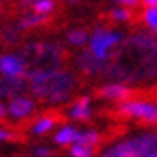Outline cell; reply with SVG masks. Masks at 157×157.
I'll return each instance as SVG.
<instances>
[{
  "instance_id": "cell-1",
  "label": "cell",
  "mask_w": 157,
  "mask_h": 157,
  "mask_svg": "<svg viewBox=\"0 0 157 157\" xmlns=\"http://www.w3.org/2000/svg\"><path fill=\"white\" fill-rule=\"evenodd\" d=\"M29 90L50 104H65L77 88V78L67 69H29Z\"/></svg>"
},
{
  "instance_id": "cell-2",
  "label": "cell",
  "mask_w": 157,
  "mask_h": 157,
  "mask_svg": "<svg viewBox=\"0 0 157 157\" xmlns=\"http://www.w3.org/2000/svg\"><path fill=\"white\" fill-rule=\"evenodd\" d=\"M21 54L33 63L31 69H58L63 61V50L54 42H31Z\"/></svg>"
},
{
  "instance_id": "cell-3",
  "label": "cell",
  "mask_w": 157,
  "mask_h": 157,
  "mask_svg": "<svg viewBox=\"0 0 157 157\" xmlns=\"http://www.w3.org/2000/svg\"><path fill=\"white\" fill-rule=\"evenodd\" d=\"M88 50L98 56L101 59H111V52L117 48V46L123 44V33L113 29H105V27H98L92 33L90 40H88Z\"/></svg>"
},
{
  "instance_id": "cell-4",
  "label": "cell",
  "mask_w": 157,
  "mask_h": 157,
  "mask_svg": "<svg viewBox=\"0 0 157 157\" xmlns=\"http://www.w3.org/2000/svg\"><path fill=\"white\" fill-rule=\"evenodd\" d=\"M119 115L127 119L142 121L146 124H157V101L155 100H124L119 104Z\"/></svg>"
},
{
  "instance_id": "cell-5",
  "label": "cell",
  "mask_w": 157,
  "mask_h": 157,
  "mask_svg": "<svg viewBox=\"0 0 157 157\" xmlns=\"http://www.w3.org/2000/svg\"><path fill=\"white\" fill-rule=\"evenodd\" d=\"M27 73H29V61L23 54H6L0 58V75L27 78Z\"/></svg>"
},
{
  "instance_id": "cell-6",
  "label": "cell",
  "mask_w": 157,
  "mask_h": 157,
  "mask_svg": "<svg viewBox=\"0 0 157 157\" xmlns=\"http://www.w3.org/2000/svg\"><path fill=\"white\" fill-rule=\"evenodd\" d=\"M77 65L86 75H98L107 71V67L111 65V59H101L98 56H94L90 50H84L77 56Z\"/></svg>"
},
{
  "instance_id": "cell-7",
  "label": "cell",
  "mask_w": 157,
  "mask_h": 157,
  "mask_svg": "<svg viewBox=\"0 0 157 157\" xmlns=\"http://www.w3.org/2000/svg\"><path fill=\"white\" fill-rule=\"evenodd\" d=\"M33 111H35V101L31 98H27L25 94L17 96V98H12L10 104H8V115L15 121L27 119V117L33 115Z\"/></svg>"
},
{
  "instance_id": "cell-8",
  "label": "cell",
  "mask_w": 157,
  "mask_h": 157,
  "mask_svg": "<svg viewBox=\"0 0 157 157\" xmlns=\"http://www.w3.org/2000/svg\"><path fill=\"white\" fill-rule=\"evenodd\" d=\"M100 98L107 100V101H119V104H121V101L130 98V88L127 84L115 81V82H109L105 86H101V88H100Z\"/></svg>"
},
{
  "instance_id": "cell-9",
  "label": "cell",
  "mask_w": 157,
  "mask_h": 157,
  "mask_svg": "<svg viewBox=\"0 0 157 157\" xmlns=\"http://www.w3.org/2000/svg\"><path fill=\"white\" fill-rule=\"evenodd\" d=\"M67 115L73 121H88L92 117V104L88 96H81L78 100H75L67 109Z\"/></svg>"
},
{
  "instance_id": "cell-10",
  "label": "cell",
  "mask_w": 157,
  "mask_h": 157,
  "mask_svg": "<svg viewBox=\"0 0 157 157\" xmlns=\"http://www.w3.org/2000/svg\"><path fill=\"white\" fill-rule=\"evenodd\" d=\"M101 157H138L136 150L132 146V140H121V142H115L111 146H107L104 151H101Z\"/></svg>"
},
{
  "instance_id": "cell-11",
  "label": "cell",
  "mask_w": 157,
  "mask_h": 157,
  "mask_svg": "<svg viewBox=\"0 0 157 157\" xmlns=\"http://www.w3.org/2000/svg\"><path fill=\"white\" fill-rule=\"evenodd\" d=\"M77 134H78V130L73 124H63V127L54 134V142H56V146H61V147L73 146L75 140H77Z\"/></svg>"
},
{
  "instance_id": "cell-12",
  "label": "cell",
  "mask_w": 157,
  "mask_h": 157,
  "mask_svg": "<svg viewBox=\"0 0 157 157\" xmlns=\"http://www.w3.org/2000/svg\"><path fill=\"white\" fill-rule=\"evenodd\" d=\"M56 123H58V117L56 115H42V117H38V119L31 124V132L36 134V136L48 134V132L56 127Z\"/></svg>"
},
{
  "instance_id": "cell-13",
  "label": "cell",
  "mask_w": 157,
  "mask_h": 157,
  "mask_svg": "<svg viewBox=\"0 0 157 157\" xmlns=\"http://www.w3.org/2000/svg\"><path fill=\"white\" fill-rule=\"evenodd\" d=\"M101 142V134L98 130H92V128H86V130H78L75 144H86V146H94L96 147Z\"/></svg>"
},
{
  "instance_id": "cell-14",
  "label": "cell",
  "mask_w": 157,
  "mask_h": 157,
  "mask_svg": "<svg viewBox=\"0 0 157 157\" xmlns=\"http://www.w3.org/2000/svg\"><path fill=\"white\" fill-rule=\"evenodd\" d=\"M48 21V15H40V13H31V15H25V17H21L19 21V29H33V27H40L44 23Z\"/></svg>"
},
{
  "instance_id": "cell-15",
  "label": "cell",
  "mask_w": 157,
  "mask_h": 157,
  "mask_svg": "<svg viewBox=\"0 0 157 157\" xmlns=\"http://www.w3.org/2000/svg\"><path fill=\"white\" fill-rule=\"evenodd\" d=\"M142 23L151 31L153 35H157V8H146L142 12Z\"/></svg>"
},
{
  "instance_id": "cell-16",
  "label": "cell",
  "mask_w": 157,
  "mask_h": 157,
  "mask_svg": "<svg viewBox=\"0 0 157 157\" xmlns=\"http://www.w3.org/2000/svg\"><path fill=\"white\" fill-rule=\"evenodd\" d=\"M67 40L71 46H84L88 42V33L84 29H73L67 33Z\"/></svg>"
},
{
  "instance_id": "cell-17",
  "label": "cell",
  "mask_w": 157,
  "mask_h": 157,
  "mask_svg": "<svg viewBox=\"0 0 157 157\" xmlns=\"http://www.w3.org/2000/svg\"><path fill=\"white\" fill-rule=\"evenodd\" d=\"M35 13L40 15H50L54 10H56V0H36V2L31 6Z\"/></svg>"
},
{
  "instance_id": "cell-18",
  "label": "cell",
  "mask_w": 157,
  "mask_h": 157,
  "mask_svg": "<svg viewBox=\"0 0 157 157\" xmlns=\"http://www.w3.org/2000/svg\"><path fill=\"white\" fill-rule=\"evenodd\" d=\"M69 155L71 157H94V146L73 144V146H69Z\"/></svg>"
},
{
  "instance_id": "cell-19",
  "label": "cell",
  "mask_w": 157,
  "mask_h": 157,
  "mask_svg": "<svg viewBox=\"0 0 157 157\" xmlns=\"http://www.w3.org/2000/svg\"><path fill=\"white\" fill-rule=\"evenodd\" d=\"M111 19L113 21H119V23H127V21H132V12H130V8H115V10H111Z\"/></svg>"
},
{
  "instance_id": "cell-20",
  "label": "cell",
  "mask_w": 157,
  "mask_h": 157,
  "mask_svg": "<svg viewBox=\"0 0 157 157\" xmlns=\"http://www.w3.org/2000/svg\"><path fill=\"white\" fill-rule=\"evenodd\" d=\"M17 29L19 27H4V31H2V40L8 42V44H13L19 38V31Z\"/></svg>"
},
{
  "instance_id": "cell-21",
  "label": "cell",
  "mask_w": 157,
  "mask_h": 157,
  "mask_svg": "<svg viewBox=\"0 0 157 157\" xmlns=\"http://www.w3.org/2000/svg\"><path fill=\"white\" fill-rule=\"evenodd\" d=\"M33 155L35 157H50L52 150H50V147H46V146H40V147H35V150H33Z\"/></svg>"
},
{
  "instance_id": "cell-22",
  "label": "cell",
  "mask_w": 157,
  "mask_h": 157,
  "mask_svg": "<svg viewBox=\"0 0 157 157\" xmlns=\"http://www.w3.org/2000/svg\"><path fill=\"white\" fill-rule=\"evenodd\" d=\"M117 4H121V6H124V8H134V6H138L142 0H115Z\"/></svg>"
},
{
  "instance_id": "cell-23",
  "label": "cell",
  "mask_w": 157,
  "mask_h": 157,
  "mask_svg": "<svg viewBox=\"0 0 157 157\" xmlns=\"http://www.w3.org/2000/svg\"><path fill=\"white\" fill-rule=\"evenodd\" d=\"M13 134L10 130H6V128H0V142H4V140H12Z\"/></svg>"
},
{
  "instance_id": "cell-24",
  "label": "cell",
  "mask_w": 157,
  "mask_h": 157,
  "mask_svg": "<svg viewBox=\"0 0 157 157\" xmlns=\"http://www.w3.org/2000/svg\"><path fill=\"white\" fill-rule=\"evenodd\" d=\"M140 4H144V8H157V0H142Z\"/></svg>"
},
{
  "instance_id": "cell-25",
  "label": "cell",
  "mask_w": 157,
  "mask_h": 157,
  "mask_svg": "<svg viewBox=\"0 0 157 157\" xmlns=\"http://www.w3.org/2000/svg\"><path fill=\"white\" fill-rule=\"evenodd\" d=\"M6 113H8V107L2 104V101H0V119H2V117H4Z\"/></svg>"
},
{
  "instance_id": "cell-26",
  "label": "cell",
  "mask_w": 157,
  "mask_h": 157,
  "mask_svg": "<svg viewBox=\"0 0 157 157\" xmlns=\"http://www.w3.org/2000/svg\"><path fill=\"white\" fill-rule=\"evenodd\" d=\"M35 2H36V0H21V4H23V6H33Z\"/></svg>"
},
{
  "instance_id": "cell-27",
  "label": "cell",
  "mask_w": 157,
  "mask_h": 157,
  "mask_svg": "<svg viewBox=\"0 0 157 157\" xmlns=\"http://www.w3.org/2000/svg\"><path fill=\"white\" fill-rule=\"evenodd\" d=\"M146 157H157V150H155V151H151V153H147Z\"/></svg>"
},
{
  "instance_id": "cell-28",
  "label": "cell",
  "mask_w": 157,
  "mask_h": 157,
  "mask_svg": "<svg viewBox=\"0 0 157 157\" xmlns=\"http://www.w3.org/2000/svg\"><path fill=\"white\" fill-rule=\"evenodd\" d=\"M69 2H78V0H69Z\"/></svg>"
},
{
  "instance_id": "cell-29",
  "label": "cell",
  "mask_w": 157,
  "mask_h": 157,
  "mask_svg": "<svg viewBox=\"0 0 157 157\" xmlns=\"http://www.w3.org/2000/svg\"><path fill=\"white\" fill-rule=\"evenodd\" d=\"M0 77H2V75H0Z\"/></svg>"
}]
</instances>
